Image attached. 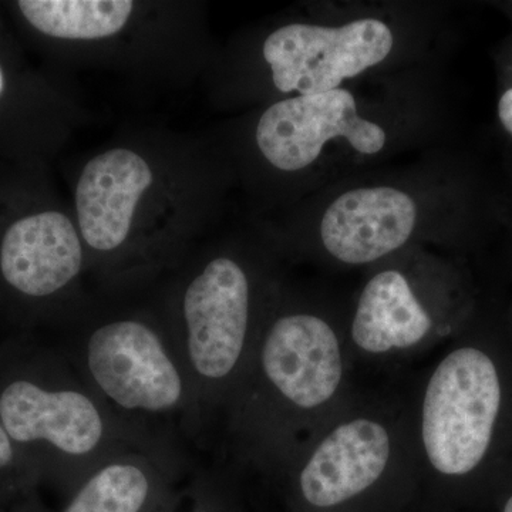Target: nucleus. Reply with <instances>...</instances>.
Listing matches in <instances>:
<instances>
[{"label": "nucleus", "instance_id": "obj_1", "mask_svg": "<svg viewBox=\"0 0 512 512\" xmlns=\"http://www.w3.org/2000/svg\"><path fill=\"white\" fill-rule=\"evenodd\" d=\"M231 165L207 138L161 127L120 131L74 167L70 205L103 295L156 285L197 247Z\"/></svg>", "mask_w": 512, "mask_h": 512}, {"label": "nucleus", "instance_id": "obj_2", "mask_svg": "<svg viewBox=\"0 0 512 512\" xmlns=\"http://www.w3.org/2000/svg\"><path fill=\"white\" fill-rule=\"evenodd\" d=\"M346 318L282 286L225 409L238 463L281 477L357 393Z\"/></svg>", "mask_w": 512, "mask_h": 512}, {"label": "nucleus", "instance_id": "obj_3", "mask_svg": "<svg viewBox=\"0 0 512 512\" xmlns=\"http://www.w3.org/2000/svg\"><path fill=\"white\" fill-rule=\"evenodd\" d=\"M16 25L52 70L113 74L136 86L183 89L217 50L194 0H18Z\"/></svg>", "mask_w": 512, "mask_h": 512}, {"label": "nucleus", "instance_id": "obj_4", "mask_svg": "<svg viewBox=\"0 0 512 512\" xmlns=\"http://www.w3.org/2000/svg\"><path fill=\"white\" fill-rule=\"evenodd\" d=\"M282 286L268 252L229 239L200 242L157 289L204 423L227 409Z\"/></svg>", "mask_w": 512, "mask_h": 512}, {"label": "nucleus", "instance_id": "obj_5", "mask_svg": "<svg viewBox=\"0 0 512 512\" xmlns=\"http://www.w3.org/2000/svg\"><path fill=\"white\" fill-rule=\"evenodd\" d=\"M409 402L421 495L446 504L503 468L512 436V369L503 348L458 339Z\"/></svg>", "mask_w": 512, "mask_h": 512}, {"label": "nucleus", "instance_id": "obj_6", "mask_svg": "<svg viewBox=\"0 0 512 512\" xmlns=\"http://www.w3.org/2000/svg\"><path fill=\"white\" fill-rule=\"evenodd\" d=\"M292 512H404L421 497L407 399L356 393L281 476Z\"/></svg>", "mask_w": 512, "mask_h": 512}, {"label": "nucleus", "instance_id": "obj_7", "mask_svg": "<svg viewBox=\"0 0 512 512\" xmlns=\"http://www.w3.org/2000/svg\"><path fill=\"white\" fill-rule=\"evenodd\" d=\"M76 322L83 325L76 370L114 419L163 450L167 429H201L197 400L156 298L113 305L99 292Z\"/></svg>", "mask_w": 512, "mask_h": 512}, {"label": "nucleus", "instance_id": "obj_8", "mask_svg": "<svg viewBox=\"0 0 512 512\" xmlns=\"http://www.w3.org/2000/svg\"><path fill=\"white\" fill-rule=\"evenodd\" d=\"M5 165L0 173V282L29 303L74 320L96 301L86 248L69 200L46 167Z\"/></svg>", "mask_w": 512, "mask_h": 512}, {"label": "nucleus", "instance_id": "obj_9", "mask_svg": "<svg viewBox=\"0 0 512 512\" xmlns=\"http://www.w3.org/2000/svg\"><path fill=\"white\" fill-rule=\"evenodd\" d=\"M460 315L436 265H375L346 318L353 362L390 365L458 335Z\"/></svg>", "mask_w": 512, "mask_h": 512}, {"label": "nucleus", "instance_id": "obj_10", "mask_svg": "<svg viewBox=\"0 0 512 512\" xmlns=\"http://www.w3.org/2000/svg\"><path fill=\"white\" fill-rule=\"evenodd\" d=\"M0 423L12 443L46 444L64 464L76 468L82 483L106 461L128 450H163L114 419L79 372L76 379L55 387L13 380L0 393Z\"/></svg>", "mask_w": 512, "mask_h": 512}, {"label": "nucleus", "instance_id": "obj_11", "mask_svg": "<svg viewBox=\"0 0 512 512\" xmlns=\"http://www.w3.org/2000/svg\"><path fill=\"white\" fill-rule=\"evenodd\" d=\"M392 29L376 18L343 26L289 22L268 30L259 40L258 67L272 92L319 94L340 89L392 53Z\"/></svg>", "mask_w": 512, "mask_h": 512}, {"label": "nucleus", "instance_id": "obj_12", "mask_svg": "<svg viewBox=\"0 0 512 512\" xmlns=\"http://www.w3.org/2000/svg\"><path fill=\"white\" fill-rule=\"evenodd\" d=\"M86 121L72 84L30 66L0 19V163L46 167Z\"/></svg>", "mask_w": 512, "mask_h": 512}, {"label": "nucleus", "instance_id": "obj_13", "mask_svg": "<svg viewBox=\"0 0 512 512\" xmlns=\"http://www.w3.org/2000/svg\"><path fill=\"white\" fill-rule=\"evenodd\" d=\"M336 138L367 156L380 153L387 143L386 130L360 116L355 96L342 87L269 101L252 121L248 147L259 168L292 175L311 167Z\"/></svg>", "mask_w": 512, "mask_h": 512}, {"label": "nucleus", "instance_id": "obj_14", "mask_svg": "<svg viewBox=\"0 0 512 512\" xmlns=\"http://www.w3.org/2000/svg\"><path fill=\"white\" fill-rule=\"evenodd\" d=\"M419 207L409 192L390 185L339 195L319 225V249L343 266H375L399 255L416 234Z\"/></svg>", "mask_w": 512, "mask_h": 512}, {"label": "nucleus", "instance_id": "obj_15", "mask_svg": "<svg viewBox=\"0 0 512 512\" xmlns=\"http://www.w3.org/2000/svg\"><path fill=\"white\" fill-rule=\"evenodd\" d=\"M167 451L138 447L106 461L80 484L64 512H141L158 470L170 466Z\"/></svg>", "mask_w": 512, "mask_h": 512}, {"label": "nucleus", "instance_id": "obj_16", "mask_svg": "<svg viewBox=\"0 0 512 512\" xmlns=\"http://www.w3.org/2000/svg\"><path fill=\"white\" fill-rule=\"evenodd\" d=\"M498 117L512 137V87L501 96L500 103H498Z\"/></svg>", "mask_w": 512, "mask_h": 512}, {"label": "nucleus", "instance_id": "obj_17", "mask_svg": "<svg viewBox=\"0 0 512 512\" xmlns=\"http://www.w3.org/2000/svg\"><path fill=\"white\" fill-rule=\"evenodd\" d=\"M15 460V447L0 423V470L8 468Z\"/></svg>", "mask_w": 512, "mask_h": 512}, {"label": "nucleus", "instance_id": "obj_18", "mask_svg": "<svg viewBox=\"0 0 512 512\" xmlns=\"http://www.w3.org/2000/svg\"><path fill=\"white\" fill-rule=\"evenodd\" d=\"M501 512H512V490L508 491V494L505 495V500L503 507H501Z\"/></svg>", "mask_w": 512, "mask_h": 512}]
</instances>
